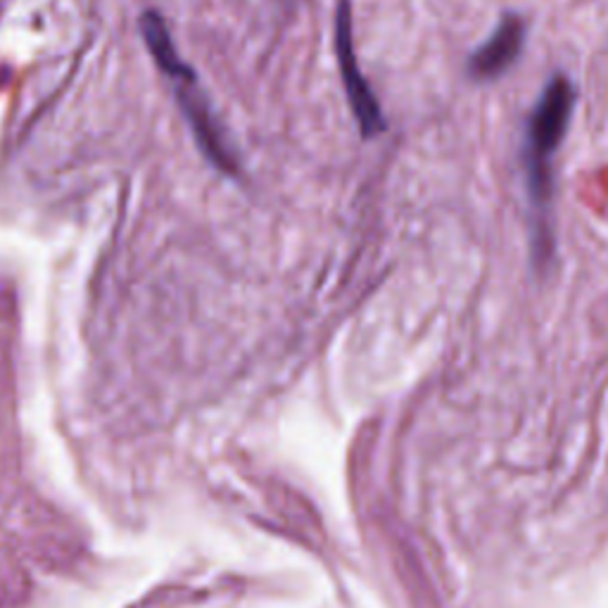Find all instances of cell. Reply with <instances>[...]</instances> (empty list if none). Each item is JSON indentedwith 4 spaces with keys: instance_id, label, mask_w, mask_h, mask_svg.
I'll return each mask as SVG.
<instances>
[{
    "instance_id": "cell-1",
    "label": "cell",
    "mask_w": 608,
    "mask_h": 608,
    "mask_svg": "<svg viewBox=\"0 0 608 608\" xmlns=\"http://www.w3.org/2000/svg\"><path fill=\"white\" fill-rule=\"evenodd\" d=\"M575 107V89L566 76H554L542 93L533 117L528 122V143H525V181H528L530 200L545 209L552 200V155L561 145L570 114Z\"/></svg>"
},
{
    "instance_id": "cell-2",
    "label": "cell",
    "mask_w": 608,
    "mask_h": 608,
    "mask_svg": "<svg viewBox=\"0 0 608 608\" xmlns=\"http://www.w3.org/2000/svg\"><path fill=\"white\" fill-rule=\"evenodd\" d=\"M336 53H338L342 84H344V91H348L350 107L354 112V120L361 128V134H364V138H375L378 134H383L385 131V117L371 86L367 84L364 74L359 70L354 41H352V12H350L348 0H342L336 12Z\"/></svg>"
},
{
    "instance_id": "cell-3",
    "label": "cell",
    "mask_w": 608,
    "mask_h": 608,
    "mask_svg": "<svg viewBox=\"0 0 608 608\" xmlns=\"http://www.w3.org/2000/svg\"><path fill=\"white\" fill-rule=\"evenodd\" d=\"M525 43V24L516 14H506L495 34L473 53L468 62V74L478 81L502 76L518 60Z\"/></svg>"
},
{
    "instance_id": "cell-4",
    "label": "cell",
    "mask_w": 608,
    "mask_h": 608,
    "mask_svg": "<svg viewBox=\"0 0 608 608\" xmlns=\"http://www.w3.org/2000/svg\"><path fill=\"white\" fill-rule=\"evenodd\" d=\"M178 101L181 107H184L188 124L193 126V134L197 145L203 147V153L217 164L219 169L224 172H234L236 162H234V153L228 151V145L224 141V134L219 128V122L215 120V114H212L209 105L200 93H195L190 89H181L178 91Z\"/></svg>"
},
{
    "instance_id": "cell-5",
    "label": "cell",
    "mask_w": 608,
    "mask_h": 608,
    "mask_svg": "<svg viewBox=\"0 0 608 608\" xmlns=\"http://www.w3.org/2000/svg\"><path fill=\"white\" fill-rule=\"evenodd\" d=\"M141 31H143V41L151 51L153 60L157 62V68L162 72H167L174 79H186L193 81V72L181 62V55L176 51V45L172 41V34L167 24L159 18L157 12H145L141 20Z\"/></svg>"
}]
</instances>
